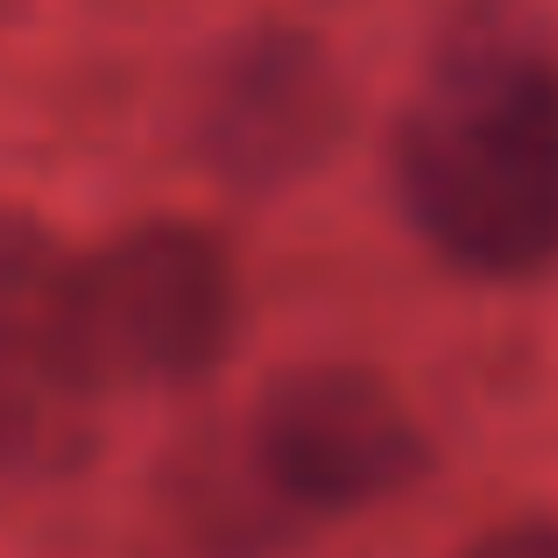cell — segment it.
Instances as JSON below:
<instances>
[{
	"label": "cell",
	"instance_id": "2",
	"mask_svg": "<svg viewBox=\"0 0 558 558\" xmlns=\"http://www.w3.org/2000/svg\"><path fill=\"white\" fill-rule=\"evenodd\" d=\"M241 290L233 262L205 227L149 219L113 233L93 255H71L50 312V354L78 389H135V381H191L233 340Z\"/></svg>",
	"mask_w": 558,
	"mask_h": 558
},
{
	"label": "cell",
	"instance_id": "3",
	"mask_svg": "<svg viewBox=\"0 0 558 558\" xmlns=\"http://www.w3.org/2000/svg\"><path fill=\"white\" fill-rule=\"evenodd\" d=\"M255 460L290 502L361 509L424 474V432L375 368L304 361L262 389Z\"/></svg>",
	"mask_w": 558,
	"mask_h": 558
},
{
	"label": "cell",
	"instance_id": "4",
	"mask_svg": "<svg viewBox=\"0 0 558 558\" xmlns=\"http://www.w3.org/2000/svg\"><path fill=\"white\" fill-rule=\"evenodd\" d=\"M347 107H354V85L318 36L247 28L241 43L213 57L191 128H198L205 163L227 184L269 191L326 163V149L347 128Z\"/></svg>",
	"mask_w": 558,
	"mask_h": 558
},
{
	"label": "cell",
	"instance_id": "6",
	"mask_svg": "<svg viewBox=\"0 0 558 558\" xmlns=\"http://www.w3.org/2000/svg\"><path fill=\"white\" fill-rule=\"evenodd\" d=\"M71 255H57V241L28 213L0 205V332L22 340H50V312L64 290Z\"/></svg>",
	"mask_w": 558,
	"mask_h": 558
},
{
	"label": "cell",
	"instance_id": "7",
	"mask_svg": "<svg viewBox=\"0 0 558 558\" xmlns=\"http://www.w3.org/2000/svg\"><path fill=\"white\" fill-rule=\"evenodd\" d=\"M460 558H558V523L551 517H517V523H502V531L474 537Z\"/></svg>",
	"mask_w": 558,
	"mask_h": 558
},
{
	"label": "cell",
	"instance_id": "5",
	"mask_svg": "<svg viewBox=\"0 0 558 558\" xmlns=\"http://www.w3.org/2000/svg\"><path fill=\"white\" fill-rule=\"evenodd\" d=\"M93 446V389L64 375L50 340L0 332V474H64Z\"/></svg>",
	"mask_w": 558,
	"mask_h": 558
},
{
	"label": "cell",
	"instance_id": "1",
	"mask_svg": "<svg viewBox=\"0 0 558 558\" xmlns=\"http://www.w3.org/2000/svg\"><path fill=\"white\" fill-rule=\"evenodd\" d=\"M396 198L474 276L558 262V43L531 0H466L389 135Z\"/></svg>",
	"mask_w": 558,
	"mask_h": 558
}]
</instances>
